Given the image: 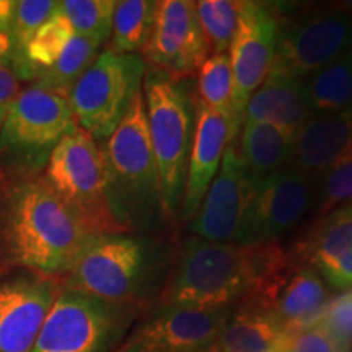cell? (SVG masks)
Returning a JSON list of instances; mask_svg holds the SVG:
<instances>
[{
    "label": "cell",
    "mask_w": 352,
    "mask_h": 352,
    "mask_svg": "<svg viewBox=\"0 0 352 352\" xmlns=\"http://www.w3.org/2000/svg\"><path fill=\"white\" fill-rule=\"evenodd\" d=\"M297 259L279 241L258 245L183 240L162 289V305L232 310L246 303L267 310Z\"/></svg>",
    "instance_id": "cell-1"
},
{
    "label": "cell",
    "mask_w": 352,
    "mask_h": 352,
    "mask_svg": "<svg viewBox=\"0 0 352 352\" xmlns=\"http://www.w3.org/2000/svg\"><path fill=\"white\" fill-rule=\"evenodd\" d=\"M95 235L39 178L3 182L0 192V272L59 279Z\"/></svg>",
    "instance_id": "cell-2"
},
{
    "label": "cell",
    "mask_w": 352,
    "mask_h": 352,
    "mask_svg": "<svg viewBox=\"0 0 352 352\" xmlns=\"http://www.w3.org/2000/svg\"><path fill=\"white\" fill-rule=\"evenodd\" d=\"M175 241L160 233L95 235L60 285L113 305L139 308L164 289Z\"/></svg>",
    "instance_id": "cell-3"
},
{
    "label": "cell",
    "mask_w": 352,
    "mask_h": 352,
    "mask_svg": "<svg viewBox=\"0 0 352 352\" xmlns=\"http://www.w3.org/2000/svg\"><path fill=\"white\" fill-rule=\"evenodd\" d=\"M100 147L109 212L116 227L121 233H160L166 223L142 88L132 98L121 124Z\"/></svg>",
    "instance_id": "cell-4"
},
{
    "label": "cell",
    "mask_w": 352,
    "mask_h": 352,
    "mask_svg": "<svg viewBox=\"0 0 352 352\" xmlns=\"http://www.w3.org/2000/svg\"><path fill=\"white\" fill-rule=\"evenodd\" d=\"M142 94L148 139L160 179L162 208L168 230L179 227L188 162L196 126L195 80H175L145 69Z\"/></svg>",
    "instance_id": "cell-5"
},
{
    "label": "cell",
    "mask_w": 352,
    "mask_h": 352,
    "mask_svg": "<svg viewBox=\"0 0 352 352\" xmlns=\"http://www.w3.org/2000/svg\"><path fill=\"white\" fill-rule=\"evenodd\" d=\"M77 127L67 98L33 83L20 88L0 129L3 182L39 178L57 144Z\"/></svg>",
    "instance_id": "cell-6"
},
{
    "label": "cell",
    "mask_w": 352,
    "mask_h": 352,
    "mask_svg": "<svg viewBox=\"0 0 352 352\" xmlns=\"http://www.w3.org/2000/svg\"><path fill=\"white\" fill-rule=\"evenodd\" d=\"M39 179L91 235L121 233L109 212L101 147L80 127L57 144Z\"/></svg>",
    "instance_id": "cell-7"
},
{
    "label": "cell",
    "mask_w": 352,
    "mask_h": 352,
    "mask_svg": "<svg viewBox=\"0 0 352 352\" xmlns=\"http://www.w3.org/2000/svg\"><path fill=\"white\" fill-rule=\"evenodd\" d=\"M145 69L140 54L101 50L67 96L77 126L98 144L111 138L142 88Z\"/></svg>",
    "instance_id": "cell-8"
},
{
    "label": "cell",
    "mask_w": 352,
    "mask_h": 352,
    "mask_svg": "<svg viewBox=\"0 0 352 352\" xmlns=\"http://www.w3.org/2000/svg\"><path fill=\"white\" fill-rule=\"evenodd\" d=\"M135 311L60 285L32 352H113Z\"/></svg>",
    "instance_id": "cell-9"
},
{
    "label": "cell",
    "mask_w": 352,
    "mask_h": 352,
    "mask_svg": "<svg viewBox=\"0 0 352 352\" xmlns=\"http://www.w3.org/2000/svg\"><path fill=\"white\" fill-rule=\"evenodd\" d=\"M352 47V15L334 3L280 16L272 72L303 78Z\"/></svg>",
    "instance_id": "cell-10"
},
{
    "label": "cell",
    "mask_w": 352,
    "mask_h": 352,
    "mask_svg": "<svg viewBox=\"0 0 352 352\" xmlns=\"http://www.w3.org/2000/svg\"><path fill=\"white\" fill-rule=\"evenodd\" d=\"M316 179V173L290 165L263 178L246 208L235 243H271L296 230L314 208Z\"/></svg>",
    "instance_id": "cell-11"
},
{
    "label": "cell",
    "mask_w": 352,
    "mask_h": 352,
    "mask_svg": "<svg viewBox=\"0 0 352 352\" xmlns=\"http://www.w3.org/2000/svg\"><path fill=\"white\" fill-rule=\"evenodd\" d=\"M210 54L191 0H160L147 44L140 52L148 69L175 80H195Z\"/></svg>",
    "instance_id": "cell-12"
},
{
    "label": "cell",
    "mask_w": 352,
    "mask_h": 352,
    "mask_svg": "<svg viewBox=\"0 0 352 352\" xmlns=\"http://www.w3.org/2000/svg\"><path fill=\"white\" fill-rule=\"evenodd\" d=\"M279 8L276 3L243 0L239 28L233 38L230 57L235 109L245 120V108L250 96L270 76L276 57Z\"/></svg>",
    "instance_id": "cell-13"
},
{
    "label": "cell",
    "mask_w": 352,
    "mask_h": 352,
    "mask_svg": "<svg viewBox=\"0 0 352 352\" xmlns=\"http://www.w3.org/2000/svg\"><path fill=\"white\" fill-rule=\"evenodd\" d=\"M258 183L241 158L236 144H228L217 175L196 215L188 223V232L206 241L235 243Z\"/></svg>",
    "instance_id": "cell-14"
},
{
    "label": "cell",
    "mask_w": 352,
    "mask_h": 352,
    "mask_svg": "<svg viewBox=\"0 0 352 352\" xmlns=\"http://www.w3.org/2000/svg\"><path fill=\"white\" fill-rule=\"evenodd\" d=\"M60 283L25 270L0 272V352H32Z\"/></svg>",
    "instance_id": "cell-15"
},
{
    "label": "cell",
    "mask_w": 352,
    "mask_h": 352,
    "mask_svg": "<svg viewBox=\"0 0 352 352\" xmlns=\"http://www.w3.org/2000/svg\"><path fill=\"white\" fill-rule=\"evenodd\" d=\"M230 310L162 305L131 334L122 352H196L217 338Z\"/></svg>",
    "instance_id": "cell-16"
},
{
    "label": "cell",
    "mask_w": 352,
    "mask_h": 352,
    "mask_svg": "<svg viewBox=\"0 0 352 352\" xmlns=\"http://www.w3.org/2000/svg\"><path fill=\"white\" fill-rule=\"evenodd\" d=\"M292 254L310 264L333 290L352 289V208L336 209L311 222Z\"/></svg>",
    "instance_id": "cell-17"
},
{
    "label": "cell",
    "mask_w": 352,
    "mask_h": 352,
    "mask_svg": "<svg viewBox=\"0 0 352 352\" xmlns=\"http://www.w3.org/2000/svg\"><path fill=\"white\" fill-rule=\"evenodd\" d=\"M228 144H236L230 122L196 98V126L188 162L179 227L191 222L196 215L210 183L217 175Z\"/></svg>",
    "instance_id": "cell-18"
},
{
    "label": "cell",
    "mask_w": 352,
    "mask_h": 352,
    "mask_svg": "<svg viewBox=\"0 0 352 352\" xmlns=\"http://www.w3.org/2000/svg\"><path fill=\"white\" fill-rule=\"evenodd\" d=\"M349 152H352V111L311 116L296 132L289 165L320 175Z\"/></svg>",
    "instance_id": "cell-19"
},
{
    "label": "cell",
    "mask_w": 352,
    "mask_h": 352,
    "mask_svg": "<svg viewBox=\"0 0 352 352\" xmlns=\"http://www.w3.org/2000/svg\"><path fill=\"white\" fill-rule=\"evenodd\" d=\"M298 261V259H297ZM328 285L310 264L298 261L272 298L267 314L289 336L321 318L329 303Z\"/></svg>",
    "instance_id": "cell-20"
},
{
    "label": "cell",
    "mask_w": 352,
    "mask_h": 352,
    "mask_svg": "<svg viewBox=\"0 0 352 352\" xmlns=\"http://www.w3.org/2000/svg\"><path fill=\"white\" fill-rule=\"evenodd\" d=\"M311 118L303 96L302 78L270 72L245 108L243 122H266L297 132Z\"/></svg>",
    "instance_id": "cell-21"
},
{
    "label": "cell",
    "mask_w": 352,
    "mask_h": 352,
    "mask_svg": "<svg viewBox=\"0 0 352 352\" xmlns=\"http://www.w3.org/2000/svg\"><path fill=\"white\" fill-rule=\"evenodd\" d=\"M287 338L271 314L240 303L228 311L210 352H271Z\"/></svg>",
    "instance_id": "cell-22"
},
{
    "label": "cell",
    "mask_w": 352,
    "mask_h": 352,
    "mask_svg": "<svg viewBox=\"0 0 352 352\" xmlns=\"http://www.w3.org/2000/svg\"><path fill=\"white\" fill-rule=\"evenodd\" d=\"M296 132L266 122H243L236 148L254 179L261 182L290 164Z\"/></svg>",
    "instance_id": "cell-23"
},
{
    "label": "cell",
    "mask_w": 352,
    "mask_h": 352,
    "mask_svg": "<svg viewBox=\"0 0 352 352\" xmlns=\"http://www.w3.org/2000/svg\"><path fill=\"white\" fill-rule=\"evenodd\" d=\"M302 88L311 116L352 111L351 50L316 72L303 77Z\"/></svg>",
    "instance_id": "cell-24"
},
{
    "label": "cell",
    "mask_w": 352,
    "mask_h": 352,
    "mask_svg": "<svg viewBox=\"0 0 352 352\" xmlns=\"http://www.w3.org/2000/svg\"><path fill=\"white\" fill-rule=\"evenodd\" d=\"M196 98L230 122L233 135L239 140L243 121L235 109L233 76L228 52L209 54L196 76Z\"/></svg>",
    "instance_id": "cell-25"
},
{
    "label": "cell",
    "mask_w": 352,
    "mask_h": 352,
    "mask_svg": "<svg viewBox=\"0 0 352 352\" xmlns=\"http://www.w3.org/2000/svg\"><path fill=\"white\" fill-rule=\"evenodd\" d=\"M101 47L103 44L74 34L56 63L39 72L32 83L43 90L67 98L82 74L101 52Z\"/></svg>",
    "instance_id": "cell-26"
},
{
    "label": "cell",
    "mask_w": 352,
    "mask_h": 352,
    "mask_svg": "<svg viewBox=\"0 0 352 352\" xmlns=\"http://www.w3.org/2000/svg\"><path fill=\"white\" fill-rule=\"evenodd\" d=\"M157 2L121 0L113 13L108 50L118 54H140L151 38Z\"/></svg>",
    "instance_id": "cell-27"
},
{
    "label": "cell",
    "mask_w": 352,
    "mask_h": 352,
    "mask_svg": "<svg viewBox=\"0 0 352 352\" xmlns=\"http://www.w3.org/2000/svg\"><path fill=\"white\" fill-rule=\"evenodd\" d=\"M56 0H16L12 25V57L8 69L19 82H33V72L26 60V50L39 28L57 10Z\"/></svg>",
    "instance_id": "cell-28"
},
{
    "label": "cell",
    "mask_w": 352,
    "mask_h": 352,
    "mask_svg": "<svg viewBox=\"0 0 352 352\" xmlns=\"http://www.w3.org/2000/svg\"><path fill=\"white\" fill-rule=\"evenodd\" d=\"M243 0H199L196 13L210 54L228 52L239 28Z\"/></svg>",
    "instance_id": "cell-29"
},
{
    "label": "cell",
    "mask_w": 352,
    "mask_h": 352,
    "mask_svg": "<svg viewBox=\"0 0 352 352\" xmlns=\"http://www.w3.org/2000/svg\"><path fill=\"white\" fill-rule=\"evenodd\" d=\"M116 0H60L59 10L76 36H82L100 44L111 36L113 13Z\"/></svg>",
    "instance_id": "cell-30"
},
{
    "label": "cell",
    "mask_w": 352,
    "mask_h": 352,
    "mask_svg": "<svg viewBox=\"0 0 352 352\" xmlns=\"http://www.w3.org/2000/svg\"><path fill=\"white\" fill-rule=\"evenodd\" d=\"M347 204H352V152L318 175L311 222L324 219Z\"/></svg>",
    "instance_id": "cell-31"
},
{
    "label": "cell",
    "mask_w": 352,
    "mask_h": 352,
    "mask_svg": "<svg viewBox=\"0 0 352 352\" xmlns=\"http://www.w3.org/2000/svg\"><path fill=\"white\" fill-rule=\"evenodd\" d=\"M72 36V28L57 6V10L39 28V32L34 34L28 50H26V60H28L30 69L33 72V80L39 72H43L56 63L57 57L60 56V52L64 51Z\"/></svg>",
    "instance_id": "cell-32"
},
{
    "label": "cell",
    "mask_w": 352,
    "mask_h": 352,
    "mask_svg": "<svg viewBox=\"0 0 352 352\" xmlns=\"http://www.w3.org/2000/svg\"><path fill=\"white\" fill-rule=\"evenodd\" d=\"M287 352H351V347L318 320L289 336Z\"/></svg>",
    "instance_id": "cell-33"
},
{
    "label": "cell",
    "mask_w": 352,
    "mask_h": 352,
    "mask_svg": "<svg viewBox=\"0 0 352 352\" xmlns=\"http://www.w3.org/2000/svg\"><path fill=\"white\" fill-rule=\"evenodd\" d=\"M320 320L352 349V289L331 298Z\"/></svg>",
    "instance_id": "cell-34"
},
{
    "label": "cell",
    "mask_w": 352,
    "mask_h": 352,
    "mask_svg": "<svg viewBox=\"0 0 352 352\" xmlns=\"http://www.w3.org/2000/svg\"><path fill=\"white\" fill-rule=\"evenodd\" d=\"M16 0H0V64L8 67L12 57V25Z\"/></svg>",
    "instance_id": "cell-35"
},
{
    "label": "cell",
    "mask_w": 352,
    "mask_h": 352,
    "mask_svg": "<svg viewBox=\"0 0 352 352\" xmlns=\"http://www.w3.org/2000/svg\"><path fill=\"white\" fill-rule=\"evenodd\" d=\"M20 91L19 78L13 76V72L3 64H0V129L6 121L8 109L15 101Z\"/></svg>",
    "instance_id": "cell-36"
},
{
    "label": "cell",
    "mask_w": 352,
    "mask_h": 352,
    "mask_svg": "<svg viewBox=\"0 0 352 352\" xmlns=\"http://www.w3.org/2000/svg\"><path fill=\"white\" fill-rule=\"evenodd\" d=\"M287 340H289V338H287ZM287 340H285V341L283 342V344L277 346L276 349H274V351H271V352H287Z\"/></svg>",
    "instance_id": "cell-37"
},
{
    "label": "cell",
    "mask_w": 352,
    "mask_h": 352,
    "mask_svg": "<svg viewBox=\"0 0 352 352\" xmlns=\"http://www.w3.org/2000/svg\"><path fill=\"white\" fill-rule=\"evenodd\" d=\"M2 188H3V178L2 175H0V192H2Z\"/></svg>",
    "instance_id": "cell-38"
},
{
    "label": "cell",
    "mask_w": 352,
    "mask_h": 352,
    "mask_svg": "<svg viewBox=\"0 0 352 352\" xmlns=\"http://www.w3.org/2000/svg\"><path fill=\"white\" fill-rule=\"evenodd\" d=\"M196 352H210V347H208V349H202V351H196Z\"/></svg>",
    "instance_id": "cell-39"
},
{
    "label": "cell",
    "mask_w": 352,
    "mask_h": 352,
    "mask_svg": "<svg viewBox=\"0 0 352 352\" xmlns=\"http://www.w3.org/2000/svg\"><path fill=\"white\" fill-rule=\"evenodd\" d=\"M347 206H351V208H352V204H347Z\"/></svg>",
    "instance_id": "cell-40"
},
{
    "label": "cell",
    "mask_w": 352,
    "mask_h": 352,
    "mask_svg": "<svg viewBox=\"0 0 352 352\" xmlns=\"http://www.w3.org/2000/svg\"><path fill=\"white\" fill-rule=\"evenodd\" d=\"M351 54H352V47H351Z\"/></svg>",
    "instance_id": "cell-41"
}]
</instances>
